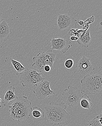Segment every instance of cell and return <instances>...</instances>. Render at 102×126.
Wrapping results in <instances>:
<instances>
[{"mask_svg": "<svg viewBox=\"0 0 102 126\" xmlns=\"http://www.w3.org/2000/svg\"><path fill=\"white\" fill-rule=\"evenodd\" d=\"M90 60V58L83 55L77 64L76 67L80 78H83L87 76L91 75L95 70V67L91 64Z\"/></svg>", "mask_w": 102, "mask_h": 126, "instance_id": "8", "label": "cell"}, {"mask_svg": "<svg viewBox=\"0 0 102 126\" xmlns=\"http://www.w3.org/2000/svg\"><path fill=\"white\" fill-rule=\"evenodd\" d=\"M67 106L51 102L45 107L44 120L53 123L55 125H67L71 121L69 113L66 111Z\"/></svg>", "mask_w": 102, "mask_h": 126, "instance_id": "1", "label": "cell"}, {"mask_svg": "<svg viewBox=\"0 0 102 126\" xmlns=\"http://www.w3.org/2000/svg\"><path fill=\"white\" fill-rule=\"evenodd\" d=\"M12 104L9 106L10 117L19 122L29 119L32 114V103L27 97L19 96L17 99L11 101Z\"/></svg>", "mask_w": 102, "mask_h": 126, "instance_id": "2", "label": "cell"}, {"mask_svg": "<svg viewBox=\"0 0 102 126\" xmlns=\"http://www.w3.org/2000/svg\"><path fill=\"white\" fill-rule=\"evenodd\" d=\"M57 24L59 31L66 30L73 26V17L68 14H59L58 17Z\"/></svg>", "mask_w": 102, "mask_h": 126, "instance_id": "10", "label": "cell"}, {"mask_svg": "<svg viewBox=\"0 0 102 126\" xmlns=\"http://www.w3.org/2000/svg\"><path fill=\"white\" fill-rule=\"evenodd\" d=\"M102 113L88 122L87 126H102Z\"/></svg>", "mask_w": 102, "mask_h": 126, "instance_id": "15", "label": "cell"}, {"mask_svg": "<svg viewBox=\"0 0 102 126\" xmlns=\"http://www.w3.org/2000/svg\"><path fill=\"white\" fill-rule=\"evenodd\" d=\"M10 60L13 67L18 73H21L26 68L19 62L13 59H10Z\"/></svg>", "mask_w": 102, "mask_h": 126, "instance_id": "17", "label": "cell"}, {"mask_svg": "<svg viewBox=\"0 0 102 126\" xmlns=\"http://www.w3.org/2000/svg\"><path fill=\"white\" fill-rule=\"evenodd\" d=\"M70 41L64 38H56L52 37L50 45L51 47L52 50H56L60 51L65 54L71 47Z\"/></svg>", "mask_w": 102, "mask_h": 126, "instance_id": "9", "label": "cell"}, {"mask_svg": "<svg viewBox=\"0 0 102 126\" xmlns=\"http://www.w3.org/2000/svg\"><path fill=\"white\" fill-rule=\"evenodd\" d=\"M15 89L14 87H10L7 89L2 102L4 105H5L9 102L17 99L18 97L15 94Z\"/></svg>", "mask_w": 102, "mask_h": 126, "instance_id": "12", "label": "cell"}, {"mask_svg": "<svg viewBox=\"0 0 102 126\" xmlns=\"http://www.w3.org/2000/svg\"><path fill=\"white\" fill-rule=\"evenodd\" d=\"M1 101V99L0 98V102Z\"/></svg>", "mask_w": 102, "mask_h": 126, "instance_id": "27", "label": "cell"}, {"mask_svg": "<svg viewBox=\"0 0 102 126\" xmlns=\"http://www.w3.org/2000/svg\"><path fill=\"white\" fill-rule=\"evenodd\" d=\"M51 82L44 80L34 85L33 92L38 100H41L55 94L51 89Z\"/></svg>", "mask_w": 102, "mask_h": 126, "instance_id": "7", "label": "cell"}, {"mask_svg": "<svg viewBox=\"0 0 102 126\" xmlns=\"http://www.w3.org/2000/svg\"><path fill=\"white\" fill-rule=\"evenodd\" d=\"M102 72L85 76L80 81L83 94H95L102 89Z\"/></svg>", "mask_w": 102, "mask_h": 126, "instance_id": "3", "label": "cell"}, {"mask_svg": "<svg viewBox=\"0 0 102 126\" xmlns=\"http://www.w3.org/2000/svg\"><path fill=\"white\" fill-rule=\"evenodd\" d=\"M2 14H3L2 13L0 12V23L3 20V18H2Z\"/></svg>", "mask_w": 102, "mask_h": 126, "instance_id": "25", "label": "cell"}, {"mask_svg": "<svg viewBox=\"0 0 102 126\" xmlns=\"http://www.w3.org/2000/svg\"><path fill=\"white\" fill-rule=\"evenodd\" d=\"M32 114L35 118H44V111L39 108L34 107L32 109Z\"/></svg>", "mask_w": 102, "mask_h": 126, "instance_id": "16", "label": "cell"}, {"mask_svg": "<svg viewBox=\"0 0 102 126\" xmlns=\"http://www.w3.org/2000/svg\"><path fill=\"white\" fill-rule=\"evenodd\" d=\"M78 29H72L68 31V35L71 36H75L77 37V30ZM79 38V37H78Z\"/></svg>", "mask_w": 102, "mask_h": 126, "instance_id": "20", "label": "cell"}, {"mask_svg": "<svg viewBox=\"0 0 102 126\" xmlns=\"http://www.w3.org/2000/svg\"><path fill=\"white\" fill-rule=\"evenodd\" d=\"M79 104L83 108L89 110H90L93 105L91 103V99L86 94H84L80 98Z\"/></svg>", "mask_w": 102, "mask_h": 126, "instance_id": "14", "label": "cell"}, {"mask_svg": "<svg viewBox=\"0 0 102 126\" xmlns=\"http://www.w3.org/2000/svg\"><path fill=\"white\" fill-rule=\"evenodd\" d=\"M89 25H87V24H84V26L83 27V29L82 30L85 32H86L89 29Z\"/></svg>", "mask_w": 102, "mask_h": 126, "instance_id": "23", "label": "cell"}, {"mask_svg": "<svg viewBox=\"0 0 102 126\" xmlns=\"http://www.w3.org/2000/svg\"><path fill=\"white\" fill-rule=\"evenodd\" d=\"M12 33L10 25L4 20L0 23V44L6 42L10 38Z\"/></svg>", "mask_w": 102, "mask_h": 126, "instance_id": "11", "label": "cell"}, {"mask_svg": "<svg viewBox=\"0 0 102 126\" xmlns=\"http://www.w3.org/2000/svg\"><path fill=\"white\" fill-rule=\"evenodd\" d=\"M56 58V54L52 52V50L39 53L37 56L33 58L34 63L32 67L38 69L40 72L44 71L46 65H49L51 68L53 67V64Z\"/></svg>", "mask_w": 102, "mask_h": 126, "instance_id": "4", "label": "cell"}, {"mask_svg": "<svg viewBox=\"0 0 102 126\" xmlns=\"http://www.w3.org/2000/svg\"><path fill=\"white\" fill-rule=\"evenodd\" d=\"M42 74L35 69L26 68L20 73L19 81L23 87H30L45 80L41 76Z\"/></svg>", "mask_w": 102, "mask_h": 126, "instance_id": "6", "label": "cell"}, {"mask_svg": "<svg viewBox=\"0 0 102 126\" xmlns=\"http://www.w3.org/2000/svg\"><path fill=\"white\" fill-rule=\"evenodd\" d=\"M74 64V61L73 58H71L70 57L67 58L64 63V66L66 68L70 69L73 67Z\"/></svg>", "mask_w": 102, "mask_h": 126, "instance_id": "18", "label": "cell"}, {"mask_svg": "<svg viewBox=\"0 0 102 126\" xmlns=\"http://www.w3.org/2000/svg\"><path fill=\"white\" fill-rule=\"evenodd\" d=\"M79 38L75 36H71L70 37V39L73 41H77Z\"/></svg>", "mask_w": 102, "mask_h": 126, "instance_id": "24", "label": "cell"}, {"mask_svg": "<svg viewBox=\"0 0 102 126\" xmlns=\"http://www.w3.org/2000/svg\"><path fill=\"white\" fill-rule=\"evenodd\" d=\"M91 41V38L90 36V30L88 29L83 36L79 38L78 40L77 41V42L82 46L87 48L89 47V43Z\"/></svg>", "mask_w": 102, "mask_h": 126, "instance_id": "13", "label": "cell"}, {"mask_svg": "<svg viewBox=\"0 0 102 126\" xmlns=\"http://www.w3.org/2000/svg\"><path fill=\"white\" fill-rule=\"evenodd\" d=\"M83 94L76 87L69 85L62 94L61 100L66 106L70 108L80 104V100Z\"/></svg>", "mask_w": 102, "mask_h": 126, "instance_id": "5", "label": "cell"}, {"mask_svg": "<svg viewBox=\"0 0 102 126\" xmlns=\"http://www.w3.org/2000/svg\"><path fill=\"white\" fill-rule=\"evenodd\" d=\"M77 23L78 24V25H79L83 27L84 25V22L83 20H79L76 21Z\"/></svg>", "mask_w": 102, "mask_h": 126, "instance_id": "22", "label": "cell"}, {"mask_svg": "<svg viewBox=\"0 0 102 126\" xmlns=\"http://www.w3.org/2000/svg\"><path fill=\"white\" fill-rule=\"evenodd\" d=\"M51 67L49 65H46L44 68V71L46 72H49L51 71Z\"/></svg>", "mask_w": 102, "mask_h": 126, "instance_id": "21", "label": "cell"}, {"mask_svg": "<svg viewBox=\"0 0 102 126\" xmlns=\"http://www.w3.org/2000/svg\"><path fill=\"white\" fill-rule=\"evenodd\" d=\"M54 126H67V125H55Z\"/></svg>", "mask_w": 102, "mask_h": 126, "instance_id": "26", "label": "cell"}, {"mask_svg": "<svg viewBox=\"0 0 102 126\" xmlns=\"http://www.w3.org/2000/svg\"><path fill=\"white\" fill-rule=\"evenodd\" d=\"M95 17L94 16H92L89 18H88L84 22V23L85 24L89 25L90 24L93 23L95 21Z\"/></svg>", "mask_w": 102, "mask_h": 126, "instance_id": "19", "label": "cell"}, {"mask_svg": "<svg viewBox=\"0 0 102 126\" xmlns=\"http://www.w3.org/2000/svg\"></svg>", "mask_w": 102, "mask_h": 126, "instance_id": "28", "label": "cell"}]
</instances>
